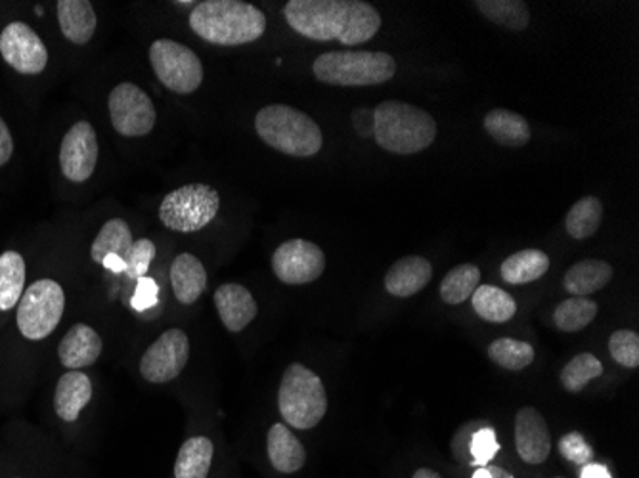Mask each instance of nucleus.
Instances as JSON below:
<instances>
[{
  "instance_id": "obj_7",
  "label": "nucleus",
  "mask_w": 639,
  "mask_h": 478,
  "mask_svg": "<svg viewBox=\"0 0 639 478\" xmlns=\"http://www.w3.org/2000/svg\"><path fill=\"white\" fill-rule=\"evenodd\" d=\"M221 198L208 184H188L167 193L160 205V221L165 228L180 234L200 231L215 221Z\"/></svg>"
},
{
  "instance_id": "obj_17",
  "label": "nucleus",
  "mask_w": 639,
  "mask_h": 478,
  "mask_svg": "<svg viewBox=\"0 0 639 478\" xmlns=\"http://www.w3.org/2000/svg\"><path fill=\"white\" fill-rule=\"evenodd\" d=\"M102 349V337L92 327L87 324H75L58 347V358L62 366L72 372H79L83 367L92 366L100 358Z\"/></svg>"
},
{
  "instance_id": "obj_4",
  "label": "nucleus",
  "mask_w": 639,
  "mask_h": 478,
  "mask_svg": "<svg viewBox=\"0 0 639 478\" xmlns=\"http://www.w3.org/2000/svg\"><path fill=\"white\" fill-rule=\"evenodd\" d=\"M255 130L266 146L289 158H312L324 146L322 128L316 121L291 105L263 108L256 113Z\"/></svg>"
},
{
  "instance_id": "obj_33",
  "label": "nucleus",
  "mask_w": 639,
  "mask_h": 478,
  "mask_svg": "<svg viewBox=\"0 0 639 478\" xmlns=\"http://www.w3.org/2000/svg\"><path fill=\"white\" fill-rule=\"evenodd\" d=\"M603 221V203L600 198H582L576 201L565 218L568 236L575 239H588L600 230Z\"/></svg>"
},
{
  "instance_id": "obj_42",
  "label": "nucleus",
  "mask_w": 639,
  "mask_h": 478,
  "mask_svg": "<svg viewBox=\"0 0 639 478\" xmlns=\"http://www.w3.org/2000/svg\"><path fill=\"white\" fill-rule=\"evenodd\" d=\"M352 123H354V128L359 130L360 136L366 138V136L374 135V112L359 110V112L354 113Z\"/></svg>"
},
{
  "instance_id": "obj_2",
  "label": "nucleus",
  "mask_w": 639,
  "mask_h": 478,
  "mask_svg": "<svg viewBox=\"0 0 639 478\" xmlns=\"http://www.w3.org/2000/svg\"><path fill=\"white\" fill-rule=\"evenodd\" d=\"M190 27L211 45L240 47L263 37L266 16L263 10L241 0H205L192 10Z\"/></svg>"
},
{
  "instance_id": "obj_30",
  "label": "nucleus",
  "mask_w": 639,
  "mask_h": 478,
  "mask_svg": "<svg viewBox=\"0 0 639 478\" xmlns=\"http://www.w3.org/2000/svg\"><path fill=\"white\" fill-rule=\"evenodd\" d=\"M475 9L492 24L510 32H525L530 24V12L521 0H477Z\"/></svg>"
},
{
  "instance_id": "obj_16",
  "label": "nucleus",
  "mask_w": 639,
  "mask_h": 478,
  "mask_svg": "<svg viewBox=\"0 0 639 478\" xmlns=\"http://www.w3.org/2000/svg\"><path fill=\"white\" fill-rule=\"evenodd\" d=\"M213 299L216 312L230 334H240L256 318L259 306L248 287L240 284H223L216 289Z\"/></svg>"
},
{
  "instance_id": "obj_23",
  "label": "nucleus",
  "mask_w": 639,
  "mask_h": 478,
  "mask_svg": "<svg viewBox=\"0 0 639 478\" xmlns=\"http://www.w3.org/2000/svg\"><path fill=\"white\" fill-rule=\"evenodd\" d=\"M611 279H613L611 264L600 259H586L568 268L563 286L571 295L588 297L598 293Z\"/></svg>"
},
{
  "instance_id": "obj_36",
  "label": "nucleus",
  "mask_w": 639,
  "mask_h": 478,
  "mask_svg": "<svg viewBox=\"0 0 639 478\" xmlns=\"http://www.w3.org/2000/svg\"><path fill=\"white\" fill-rule=\"evenodd\" d=\"M609 352L616 364L636 369L639 366V335L630 329H618L609 339Z\"/></svg>"
},
{
  "instance_id": "obj_40",
  "label": "nucleus",
  "mask_w": 639,
  "mask_h": 478,
  "mask_svg": "<svg viewBox=\"0 0 639 478\" xmlns=\"http://www.w3.org/2000/svg\"><path fill=\"white\" fill-rule=\"evenodd\" d=\"M140 284L136 287L135 299H133V306L138 311H145L148 306H152L158 295V286L153 279L142 278L138 279Z\"/></svg>"
},
{
  "instance_id": "obj_11",
  "label": "nucleus",
  "mask_w": 639,
  "mask_h": 478,
  "mask_svg": "<svg viewBox=\"0 0 639 478\" xmlns=\"http://www.w3.org/2000/svg\"><path fill=\"white\" fill-rule=\"evenodd\" d=\"M188 358H190V339L183 329L173 327L165 334H161L160 339H155L146 349L138 369L146 381L163 385L183 374Z\"/></svg>"
},
{
  "instance_id": "obj_5",
  "label": "nucleus",
  "mask_w": 639,
  "mask_h": 478,
  "mask_svg": "<svg viewBox=\"0 0 639 478\" xmlns=\"http://www.w3.org/2000/svg\"><path fill=\"white\" fill-rule=\"evenodd\" d=\"M320 83L336 87H372L384 85L397 73V62L391 54L379 50H341L320 54L312 65Z\"/></svg>"
},
{
  "instance_id": "obj_34",
  "label": "nucleus",
  "mask_w": 639,
  "mask_h": 478,
  "mask_svg": "<svg viewBox=\"0 0 639 478\" xmlns=\"http://www.w3.org/2000/svg\"><path fill=\"white\" fill-rule=\"evenodd\" d=\"M488 356L508 372H523L535 362L536 352L530 343L502 337V339H496L494 343H490Z\"/></svg>"
},
{
  "instance_id": "obj_37",
  "label": "nucleus",
  "mask_w": 639,
  "mask_h": 478,
  "mask_svg": "<svg viewBox=\"0 0 639 478\" xmlns=\"http://www.w3.org/2000/svg\"><path fill=\"white\" fill-rule=\"evenodd\" d=\"M153 256H155V246H153L152 239L142 238L135 241L130 253H128L127 263H125L127 278H146V274L150 271Z\"/></svg>"
},
{
  "instance_id": "obj_44",
  "label": "nucleus",
  "mask_w": 639,
  "mask_h": 478,
  "mask_svg": "<svg viewBox=\"0 0 639 478\" xmlns=\"http://www.w3.org/2000/svg\"><path fill=\"white\" fill-rule=\"evenodd\" d=\"M487 469L490 478H515L512 473H508V470L502 469V467H496V465H490Z\"/></svg>"
},
{
  "instance_id": "obj_26",
  "label": "nucleus",
  "mask_w": 639,
  "mask_h": 478,
  "mask_svg": "<svg viewBox=\"0 0 639 478\" xmlns=\"http://www.w3.org/2000/svg\"><path fill=\"white\" fill-rule=\"evenodd\" d=\"M215 446L208 437H192L178 450L175 478H208Z\"/></svg>"
},
{
  "instance_id": "obj_8",
  "label": "nucleus",
  "mask_w": 639,
  "mask_h": 478,
  "mask_svg": "<svg viewBox=\"0 0 639 478\" xmlns=\"http://www.w3.org/2000/svg\"><path fill=\"white\" fill-rule=\"evenodd\" d=\"M65 295L54 279H39L27 287L17 304V327L29 341H42L62 322Z\"/></svg>"
},
{
  "instance_id": "obj_41",
  "label": "nucleus",
  "mask_w": 639,
  "mask_h": 478,
  "mask_svg": "<svg viewBox=\"0 0 639 478\" xmlns=\"http://www.w3.org/2000/svg\"><path fill=\"white\" fill-rule=\"evenodd\" d=\"M14 153V138L10 135V128L0 117V167H4Z\"/></svg>"
},
{
  "instance_id": "obj_32",
  "label": "nucleus",
  "mask_w": 639,
  "mask_h": 478,
  "mask_svg": "<svg viewBox=\"0 0 639 478\" xmlns=\"http://www.w3.org/2000/svg\"><path fill=\"white\" fill-rule=\"evenodd\" d=\"M598 316V303L588 297H571L567 301L557 304L553 312V324L565 334L582 331L584 327L590 326Z\"/></svg>"
},
{
  "instance_id": "obj_25",
  "label": "nucleus",
  "mask_w": 639,
  "mask_h": 478,
  "mask_svg": "<svg viewBox=\"0 0 639 478\" xmlns=\"http://www.w3.org/2000/svg\"><path fill=\"white\" fill-rule=\"evenodd\" d=\"M550 271V256L538 249H523L505 259L502 264V278L512 286H525L542 278Z\"/></svg>"
},
{
  "instance_id": "obj_47",
  "label": "nucleus",
  "mask_w": 639,
  "mask_h": 478,
  "mask_svg": "<svg viewBox=\"0 0 639 478\" xmlns=\"http://www.w3.org/2000/svg\"><path fill=\"white\" fill-rule=\"evenodd\" d=\"M557 478H561V477H557Z\"/></svg>"
},
{
  "instance_id": "obj_28",
  "label": "nucleus",
  "mask_w": 639,
  "mask_h": 478,
  "mask_svg": "<svg viewBox=\"0 0 639 478\" xmlns=\"http://www.w3.org/2000/svg\"><path fill=\"white\" fill-rule=\"evenodd\" d=\"M25 291V261L16 251L0 255V312H9L20 303Z\"/></svg>"
},
{
  "instance_id": "obj_27",
  "label": "nucleus",
  "mask_w": 639,
  "mask_h": 478,
  "mask_svg": "<svg viewBox=\"0 0 639 478\" xmlns=\"http://www.w3.org/2000/svg\"><path fill=\"white\" fill-rule=\"evenodd\" d=\"M485 128L496 142L510 148H521L530 140V127L521 113L510 110H492L485 117Z\"/></svg>"
},
{
  "instance_id": "obj_46",
  "label": "nucleus",
  "mask_w": 639,
  "mask_h": 478,
  "mask_svg": "<svg viewBox=\"0 0 639 478\" xmlns=\"http://www.w3.org/2000/svg\"><path fill=\"white\" fill-rule=\"evenodd\" d=\"M473 478H490V475H488L487 467H480V469L477 470L475 475H473Z\"/></svg>"
},
{
  "instance_id": "obj_22",
  "label": "nucleus",
  "mask_w": 639,
  "mask_h": 478,
  "mask_svg": "<svg viewBox=\"0 0 639 478\" xmlns=\"http://www.w3.org/2000/svg\"><path fill=\"white\" fill-rule=\"evenodd\" d=\"M58 22L65 39L73 45H87L97 32V12L87 0H60Z\"/></svg>"
},
{
  "instance_id": "obj_29",
  "label": "nucleus",
  "mask_w": 639,
  "mask_h": 478,
  "mask_svg": "<svg viewBox=\"0 0 639 478\" xmlns=\"http://www.w3.org/2000/svg\"><path fill=\"white\" fill-rule=\"evenodd\" d=\"M473 309L490 324H505L515 316L517 303L508 291L496 286H479L472 295Z\"/></svg>"
},
{
  "instance_id": "obj_20",
  "label": "nucleus",
  "mask_w": 639,
  "mask_h": 478,
  "mask_svg": "<svg viewBox=\"0 0 639 478\" xmlns=\"http://www.w3.org/2000/svg\"><path fill=\"white\" fill-rule=\"evenodd\" d=\"M171 286L176 301L193 304L208 289V272L198 256L180 253L171 264Z\"/></svg>"
},
{
  "instance_id": "obj_3",
  "label": "nucleus",
  "mask_w": 639,
  "mask_h": 478,
  "mask_svg": "<svg viewBox=\"0 0 639 478\" xmlns=\"http://www.w3.org/2000/svg\"><path fill=\"white\" fill-rule=\"evenodd\" d=\"M374 136L387 152L414 155L435 142L437 123L422 108L389 100L374 110Z\"/></svg>"
},
{
  "instance_id": "obj_14",
  "label": "nucleus",
  "mask_w": 639,
  "mask_h": 478,
  "mask_svg": "<svg viewBox=\"0 0 639 478\" xmlns=\"http://www.w3.org/2000/svg\"><path fill=\"white\" fill-rule=\"evenodd\" d=\"M97 130L88 121L75 123L60 146V167L62 175L72 183H87L95 175L98 163Z\"/></svg>"
},
{
  "instance_id": "obj_31",
  "label": "nucleus",
  "mask_w": 639,
  "mask_h": 478,
  "mask_svg": "<svg viewBox=\"0 0 639 478\" xmlns=\"http://www.w3.org/2000/svg\"><path fill=\"white\" fill-rule=\"evenodd\" d=\"M480 271L475 264H460L440 281V299L447 304H462L472 299L479 287Z\"/></svg>"
},
{
  "instance_id": "obj_13",
  "label": "nucleus",
  "mask_w": 639,
  "mask_h": 478,
  "mask_svg": "<svg viewBox=\"0 0 639 478\" xmlns=\"http://www.w3.org/2000/svg\"><path fill=\"white\" fill-rule=\"evenodd\" d=\"M0 54L22 75H39L49 64V50L24 22H12L0 33Z\"/></svg>"
},
{
  "instance_id": "obj_45",
  "label": "nucleus",
  "mask_w": 639,
  "mask_h": 478,
  "mask_svg": "<svg viewBox=\"0 0 639 478\" xmlns=\"http://www.w3.org/2000/svg\"><path fill=\"white\" fill-rule=\"evenodd\" d=\"M412 478H442L440 477L439 473H437V470H433V469H427V467H422V469H417L416 473H414V477Z\"/></svg>"
},
{
  "instance_id": "obj_39",
  "label": "nucleus",
  "mask_w": 639,
  "mask_h": 478,
  "mask_svg": "<svg viewBox=\"0 0 639 478\" xmlns=\"http://www.w3.org/2000/svg\"><path fill=\"white\" fill-rule=\"evenodd\" d=\"M500 450L498 442H496L494 430L479 429L472 439V457L477 465H487L496 452Z\"/></svg>"
},
{
  "instance_id": "obj_10",
  "label": "nucleus",
  "mask_w": 639,
  "mask_h": 478,
  "mask_svg": "<svg viewBox=\"0 0 639 478\" xmlns=\"http://www.w3.org/2000/svg\"><path fill=\"white\" fill-rule=\"evenodd\" d=\"M112 125L120 135L138 138L152 133L158 121L152 98L135 83H121L108 98Z\"/></svg>"
},
{
  "instance_id": "obj_35",
  "label": "nucleus",
  "mask_w": 639,
  "mask_h": 478,
  "mask_svg": "<svg viewBox=\"0 0 639 478\" xmlns=\"http://www.w3.org/2000/svg\"><path fill=\"white\" fill-rule=\"evenodd\" d=\"M603 375V364L590 352H582L568 362L561 372V385L568 392H580L588 382Z\"/></svg>"
},
{
  "instance_id": "obj_9",
  "label": "nucleus",
  "mask_w": 639,
  "mask_h": 478,
  "mask_svg": "<svg viewBox=\"0 0 639 478\" xmlns=\"http://www.w3.org/2000/svg\"><path fill=\"white\" fill-rule=\"evenodd\" d=\"M150 62L158 79L175 95H192L203 83V65L192 48L171 39L153 40Z\"/></svg>"
},
{
  "instance_id": "obj_12",
  "label": "nucleus",
  "mask_w": 639,
  "mask_h": 478,
  "mask_svg": "<svg viewBox=\"0 0 639 478\" xmlns=\"http://www.w3.org/2000/svg\"><path fill=\"white\" fill-rule=\"evenodd\" d=\"M326 271L324 251L309 239H289L272 255V272L281 284L306 286Z\"/></svg>"
},
{
  "instance_id": "obj_24",
  "label": "nucleus",
  "mask_w": 639,
  "mask_h": 478,
  "mask_svg": "<svg viewBox=\"0 0 639 478\" xmlns=\"http://www.w3.org/2000/svg\"><path fill=\"white\" fill-rule=\"evenodd\" d=\"M133 231L128 224L121 218H112L98 231L97 239L92 241L90 256L97 264H104L108 259H120L127 263L128 253L133 249Z\"/></svg>"
},
{
  "instance_id": "obj_18",
  "label": "nucleus",
  "mask_w": 639,
  "mask_h": 478,
  "mask_svg": "<svg viewBox=\"0 0 639 478\" xmlns=\"http://www.w3.org/2000/svg\"><path fill=\"white\" fill-rule=\"evenodd\" d=\"M433 278V266L424 256L410 255L392 264L385 276V289L392 297L416 295Z\"/></svg>"
},
{
  "instance_id": "obj_43",
  "label": "nucleus",
  "mask_w": 639,
  "mask_h": 478,
  "mask_svg": "<svg viewBox=\"0 0 639 478\" xmlns=\"http://www.w3.org/2000/svg\"><path fill=\"white\" fill-rule=\"evenodd\" d=\"M582 478H611L609 470L603 465H596V463H588L582 469Z\"/></svg>"
},
{
  "instance_id": "obj_1",
  "label": "nucleus",
  "mask_w": 639,
  "mask_h": 478,
  "mask_svg": "<svg viewBox=\"0 0 639 478\" xmlns=\"http://www.w3.org/2000/svg\"><path fill=\"white\" fill-rule=\"evenodd\" d=\"M284 14L306 39L337 40L344 47L368 42L381 29L379 12L360 0H289Z\"/></svg>"
},
{
  "instance_id": "obj_6",
  "label": "nucleus",
  "mask_w": 639,
  "mask_h": 478,
  "mask_svg": "<svg viewBox=\"0 0 639 478\" xmlns=\"http://www.w3.org/2000/svg\"><path fill=\"white\" fill-rule=\"evenodd\" d=\"M278 407L293 429H314L328 412L324 382L303 364H291L281 377Z\"/></svg>"
},
{
  "instance_id": "obj_21",
  "label": "nucleus",
  "mask_w": 639,
  "mask_h": 478,
  "mask_svg": "<svg viewBox=\"0 0 639 478\" xmlns=\"http://www.w3.org/2000/svg\"><path fill=\"white\" fill-rule=\"evenodd\" d=\"M92 400V382L87 374L70 372L60 377L54 392V410L62 422H77L80 412Z\"/></svg>"
},
{
  "instance_id": "obj_19",
  "label": "nucleus",
  "mask_w": 639,
  "mask_h": 478,
  "mask_svg": "<svg viewBox=\"0 0 639 478\" xmlns=\"http://www.w3.org/2000/svg\"><path fill=\"white\" fill-rule=\"evenodd\" d=\"M266 450L272 467L284 475H293L297 470L303 469L306 463V450L301 440L297 439L284 423L272 425L266 439Z\"/></svg>"
},
{
  "instance_id": "obj_15",
  "label": "nucleus",
  "mask_w": 639,
  "mask_h": 478,
  "mask_svg": "<svg viewBox=\"0 0 639 478\" xmlns=\"http://www.w3.org/2000/svg\"><path fill=\"white\" fill-rule=\"evenodd\" d=\"M515 448L521 460L528 465H542L550 457L552 435L536 407H521L515 415Z\"/></svg>"
},
{
  "instance_id": "obj_38",
  "label": "nucleus",
  "mask_w": 639,
  "mask_h": 478,
  "mask_svg": "<svg viewBox=\"0 0 639 478\" xmlns=\"http://www.w3.org/2000/svg\"><path fill=\"white\" fill-rule=\"evenodd\" d=\"M560 454L575 465H588L593 460V450L580 432H568L560 440Z\"/></svg>"
}]
</instances>
